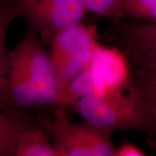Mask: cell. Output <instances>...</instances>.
<instances>
[{"label": "cell", "mask_w": 156, "mask_h": 156, "mask_svg": "<svg viewBox=\"0 0 156 156\" xmlns=\"http://www.w3.org/2000/svg\"><path fill=\"white\" fill-rule=\"evenodd\" d=\"M60 93L49 53L28 30L8 51L0 91V109L27 111L56 108Z\"/></svg>", "instance_id": "6da1fadb"}, {"label": "cell", "mask_w": 156, "mask_h": 156, "mask_svg": "<svg viewBox=\"0 0 156 156\" xmlns=\"http://www.w3.org/2000/svg\"><path fill=\"white\" fill-rule=\"evenodd\" d=\"M125 88L118 85L81 95L71 107L89 124L112 133L140 132L156 144V119L153 112L131 80Z\"/></svg>", "instance_id": "7a4b0ae2"}, {"label": "cell", "mask_w": 156, "mask_h": 156, "mask_svg": "<svg viewBox=\"0 0 156 156\" xmlns=\"http://www.w3.org/2000/svg\"><path fill=\"white\" fill-rule=\"evenodd\" d=\"M95 25L83 22L57 33L48 44L60 93V105L67 107L72 84L85 72L100 45Z\"/></svg>", "instance_id": "3957f363"}, {"label": "cell", "mask_w": 156, "mask_h": 156, "mask_svg": "<svg viewBox=\"0 0 156 156\" xmlns=\"http://www.w3.org/2000/svg\"><path fill=\"white\" fill-rule=\"evenodd\" d=\"M17 16L31 31L49 43L64 29L83 22L87 14L80 0H12Z\"/></svg>", "instance_id": "277c9868"}, {"label": "cell", "mask_w": 156, "mask_h": 156, "mask_svg": "<svg viewBox=\"0 0 156 156\" xmlns=\"http://www.w3.org/2000/svg\"><path fill=\"white\" fill-rule=\"evenodd\" d=\"M104 36L125 57L136 58L156 67L155 23L112 20Z\"/></svg>", "instance_id": "5b68a950"}, {"label": "cell", "mask_w": 156, "mask_h": 156, "mask_svg": "<svg viewBox=\"0 0 156 156\" xmlns=\"http://www.w3.org/2000/svg\"><path fill=\"white\" fill-rule=\"evenodd\" d=\"M67 109L65 106L56 107L53 120L43 119L57 156H92L85 141L82 124L72 122L67 117Z\"/></svg>", "instance_id": "8992f818"}, {"label": "cell", "mask_w": 156, "mask_h": 156, "mask_svg": "<svg viewBox=\"0 0 156 156\" xmlns=\"http://www.w3.org/2000/svg\"><path fill=\"white\" fill-rule=\"evenodd\" d=\"M12 156H57L43 119L31 117L17 134Z\"/></svg>", "instance_id": "52a82bcc"}, {"label": "cell", "mask_w": 156, "mask_h": 156, "mask_svg": "<svg viewBox=\"0 0 156 156\" xmlns=\"http://www.w3.org/2000/svg\"><path fill=\"white\" fill-rule=\"evenodd\" d=\"M131 82L143 97L156 119V67L134 58L125 57Z\"/></svg>", "instance_id": "ba28073f"}, {"label": "cell", "mask_w": 156, "mask_h": 156, "mask_svg": "<svg viewBox=\"0 0 156 156\" xmlns=\"http://www.w3.org/2000/svg\"><path fill=\"white\" fill-rule=\"evenodd\" d=\"M31 117L23 111L0 110V156H12L17 134Z\"/></svg>", "instance_id": "9c48e42d"}, {"label": "cell", "mask_w": 156, "mask_h": 156, "mask_svg": "<svg viewBox=\"0 0 156 156\" xmlns=\"http://www.w3.org/2000/svg\"><path fill=\"white\" fill-rule=\"evenodd\" d=\"M81 123L85 141L92 156H114L116 147L111 138L112 132L85 121Z\"/></svg>", "instance_id": "30bf717a"}, {"label": "cell", "mask_w": 156, "mask_h": 156, "mask_svg": "<svg viewBox=\"0 0 156 156\" xmlns=\"http://www.w3.org/2000/svg\"><path fill=\"white\" fill-rule=\"evenodd\" d=\"M17 17L12 0H0V91L5 79L8 51L7 36L12 22Z\"/></svg>", "instance_id": "8fae6325"}, {"label": "cell", "mask_w": 156, "mask_h": 156, "mask_svg": "<svg viewBox=\"0 0 156 156\" xmlns=\"http://www.w3.org/2000/svg\"><path fill=\"white\" fill-rule=\"evenodd\" d=\"M122 19L156 24V0H126Z\"/></svg>", "instance_id": "7c38bea8"}, {"label": "cell", "mask_w": 156, "mask_h": 156, "mask_svg": "<svg viewBox=\"0 0 156 156\" xmlns=\"http://www.w3.org/2000/svg\"><path fill=\"white\" fill-rule=\"evenodd\" d=\"M87 12L110 20L122 19L126 0H80Z\"/></svg>", "instance_id": "4fadbf2b"}, {"label": "cell", "mask_w": 156, "mask_h": 156, "mask_svg": "<svg viewBox=\"0 0 156 156\" xmlns=\"http://www.w3.org/2000/svg\"><path fill=\"white\" fill-rule=\"evenodd\" d=\"M146 153L141 148L130 143H124L116 147L114 156H144Z\"/></svg>", "instance_id": "5bb4252c"}]
</instances>
